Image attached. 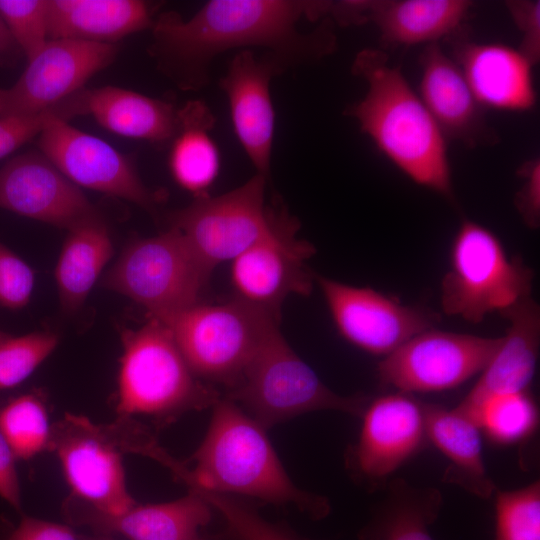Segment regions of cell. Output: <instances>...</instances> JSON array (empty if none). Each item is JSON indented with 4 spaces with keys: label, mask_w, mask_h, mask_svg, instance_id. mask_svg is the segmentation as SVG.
Returning <instances> with one entry per match:
<instances>
[{
    "label": "cell",
    "mask_w": 540,
    "mask_h": 540,
    "mask_svg": "<svg viewBox=\"0 0 540 540\" xmlns=\"http://www.w3.org/2000/svg\"><path fill=\"white\" fill-rule=\"evenodd\" d=\"M83 115L81 93L78 92L40 113L0 116V159L11 154L35 136H39L51 121L56 119L68 121L73 117Z\"/></svg>",
    "instance_id": "obj_35"
},
{
    "label": "cell",
    "mask_w": 540,
    "mask_h": 540,
    "mask_svg": "<svg viewBox=\"0 0 540 540\" xmlns=\"http://www.w3.org/2000/svg\"><path fill=\"white\" fill-rule=\"evenodd\" d=\"M151 4L140 0H48L49 39L114 44L153 25Z\"/></svg>",
    "instance_id": "obj_24"
},
{
    "label": "cell",
    "mask_w": 540,
    "mask_h": 540,
    "mask_svg": "<svg viewBox=\"0 0 540 540\" xmlns=\"http://www.w3.org/2000/svg\"><path fill=\"white\" fill-rule=\"evenodd\" d=\"M504 5L521 33L518 50L534 67L540 60V1L509 0Z\"/></svg>",
    "instance_id": "obj_37"
},
{
    "label": "cell",
    "mask_w": 540,
    "mask_h": 540,
    "mask_svg": "<svg viewBox=\"0 0 540 540\" xmlns=\"http://www.w3.org/2000/svg\"><path fill=\"white\" fill-rule=\"evenodd\" d=\"M448 41L452 58L485 110L523 112L534 107L533 66L518 49L470 41L465 32Z\"/></svg>",
    "instance_id": "obj_20"
},
{
    "label": "cell",
    "mask_w": 540,
    "mask_h": 540,
    "mask_svg": "<svg viewBox=\"0 0 540 540\" xmlns=\"http://www.w3.org/2000/svg\"><path fill=\"white\" fill-rule=\"evenodd\" d=\"M14 41L0 16V55L10 51L14 45Z\"/></svg>",
    "instance_id": "obj_41"
},
{
    "label": "cell",
    "mask_w": 540,
    "mask_h": 540,
    "mask_svg": "<svg viewBox=\"0 0 540 540\" xmlns=\"http://www.w3.org/2000/svg\"><path fill=\"white\" fill-rule=\"evenodd\" d=\"M426 436L451 463L446 476L471 493L486 498L494 491L483 460L481 429L458 410L425 404Z\"/></svg>",
    "instance_id": "obj_26"
},
{
    "label": "cell",
    "mask_w": 540,
    "mask_h": 540,
    "mask_svg": "<svg viewBox=\"0 0 540 540\" xmlns=\"http://www.w3.org/2000/svg\"><path fill=\"white\" fill-rule=\"evenodd\" d=\"M16 457L0 431V497L21 511V491L15 466Z\"/></svg>",
    "instance_id": "obj_40"
},
{
    "label": "cell",
    "mask_w": 540,
    "mask_h": 540,
    "mask_svg": "<svg viewBox=\"0 0 540 540\" xmlns=\"http://www.w3.org/2000/svg\"><path fill=\"white\" fill-rule=\"evenodd\" d=\"M9 335L0 330V342L7 338Z\"/></svg>",
    "instance_id": "obj_42"
},
{
    "label": "cell",
    "mask_w": 540,
    "mask_h": 540,
    "mask_svg": "<svg viewBox=\"0 0 540 540\" xmlns=\"http://www.w3.org/2000/svg\"><path fill=\"white\" fill-rule=\"evenodd\" d=\"M351 72L367 90L344 114L413 182L454 201L447 140L401 69L384 51L365 48L356 54Z\"/></svg>",
    "instance_id": "obj_2"
},
{
    "label": "cell",
    "mask_w": 540,
    "mask_h": 540,
    "mask_svg": "<svg viewBox=\"0 0 540 540\" xmlns=\"http://www.w3.org/2000/svg\"><path fill=\"white\" fill-rule=\"evenodd\" d=\"M84 106L103 128L129 138L164 143L178 127V109L171 102L119 87L84 89Z\"/></svg>",
    "instance_id": "obj_25"
},
{
    "label": "cell",
    "mask_w": 540,
    "mask_h": 540,
    "mask_svg": "<svg viewBox=\"0 0 540 540\" xmlns=\"http://www.w3.org/2000/svg\"><path fill=\"white\" fill-rule=\"evenodd\" d=\"M116 52L114 44L49 40L11 87H0V116L36 114L60 104L84 89Z\"/></svg>",
    "instance_id": "obj_14"
},
{
    "label": "cell",
    "mask_w": 540,
    "mask_h": 540,
    "mask_svg": "<svg viewBox=\"0 0 540 540\" xmlns=\"http://www.w3.org/2000/svg\"><path fill=\"white\" fill-rule=\"evenodd\" d=\"M441 503L436 489L398 482L376 513L366 540H434L429 527L437 518Z\"/></svg>",
    "instance_id": "obj_29"
},
{
    "label": "cell",
    "mask_w": 540,
    "mask_h": 540,
    "mask_svg": "<svg viewBox=\"0 0 540 540\" xmlns=\"http://www.w3.org/2000/svg\"><path fill=\"white\" fill-rule=\"evenodd\" d=\"M58 338L50 332L8 336L0 342V389L15 387L28 378L53 352Z\"/></svg>",
    "instance_id": "obj_33"
},
{
    "label": "cell",
    "mask_w": 540,
    "mask_h": 540,
    "mask_svg": "<svg viewBox=\"0 0 540 540\" xmlns=\"http://www.w3.org/2000/svg\"><path fill=\"white\" fill-rule=\"evenodd\" d=\"M117 411L166 418L212 407L220 398L189 367L170 330L159 320L122 334Z\"/></svg>",
    "instance_id": "obj_4"
},
{
    "label": "cell",
    "mask_w": 540,
    "mask_h": 540,
    "mask_svg": "<svg viewBox=\"0 0 540 540\" xmlns=\"http://www.w3.org/2000/svg\"><path fill=\"white\" fill-rule=\"evenodd\" d=\"M500 341L430 328L386 355L378 376L383 385L408 394L450 390L480 374Z\"/></svg>",
    "instance_id": "obj_10"
},
{
    "label": "cell",
    "mask_w": 540,
    "mask_h": 540,
    "mask_svg": "<svg viewBox=\"0 0 540 540\" xmlns=\"http://www.w3.org/2000/svg\"><path fill=\"white\" fill-rule=\"evenodd\" d=\"M267 180L256 173L224 194L194 198L172 215L171 227L180 231L196 256L213 271L267 237L279 223L284 210L267 206Z\"/></svg>",
    "instance_id": "obj_9"
},
{
    "label": "cell",
    "mask_w": 540,
    "mask_h": 540,
    "mask_svg": "<svg viewBox=\"0 0 540 540\" xmlns=\"http://www.w3.org/2000/svg\"><path fill=\"white\" fill-rule=\"evenodd\" d=\"M297 231L298 222L284 211L272 233L231 261L233 298L280 320L286 298L311 294L315 275L306 261L315 249Z\"/></svg>",
    "instance_id": "obj_12"
},
{
    "label": "cell",
    "mask_w": 540,
    "mask_h": 540,
    "mask_svg": "<svg viewBox=\"0 0 540 540\" xmlns=\"http://www.w3.org/2000/svg\"><path fill=\"white\" fill-rule=\"evenodd\" d=\"M7 540H79V538L68 526L23 517Z\"/></svg>",
    "instance_id": "obj_39"
},
{
    "label": "cell",
    "mask_w": 540,
    "mask_h": 540,
    "mask_svg": "<svg viewBox=\"0 0 540 540\" xmlns=\"http://www.w3.org/2000/svg\"><path fill=\"white\" fill-rule=\"evenodd\" d=\"M289 67L270 53L234 54L219 86L225 93L234 133L257 174L269 178L275 133L271 80Z\"/></svg>",
    "instance_id": "obj_16"
},
{
    "label": "cell",
    "mask_w": 540,
    "mask_h": 540,
    "mask_svg": "<svg viewBox=\"0 0 540 540\" xmlns=\"http://www.w3.org/2000/svg\"><path fill=\"white\" fill-rule=\"evenodd\" d=\"M112 255L107 226L98 214L68 229L55 268L63 310L74 312L82 306Z\"/></svg>",
    "instance_id": "obj_28"
},
{
    "label": "cell",
    "mask_w": 540,
    "mask_h": 540,
    "mask_svg": "<svg viewBox=\"0 0 540 540\" xmlns=\"http://www.w3.org/2000/svg\"><path fill=\"white\" fill-rule=\"evenodd\" d=\"M212 507L198 493L174 501L135 505L121 515L102 514L77 501L69 500L70 521L91 526L105 533H119L130 540H190L211 519Z\"/></svg>",
    "instance_id": "obj_22"
},
{
    "label": "cell",
    "mask_w": 540,
    "mask_h": 540,
    "mask_svg": "<svg viewBox=\"0 0 540 540\" xmlns=\"http://www.w3.org/2000/svg\"><path fill=\"white\" fill-rule=\"evenodd\" d=\"M324 16L325 1L211 0L187 20L160 14L150 53L179 88L197 91L209 83L213 60L228 51L263 48L289 68L322 60L337 47L333 23L325 18L307 32L299 23Z\"/></svg>",
    "instance_id": "obj_1"
},
{
    "label": "cell",
    "mask_w": 540,
    "mask_h": 540,
    "mask_svg": "<svg viewBox=\"0 0 540 540\" xmlns=\"http://www.w3.org/2000/svg\"><path fill=\"white\" fill-rule=\"evenodd\" d=\"M33 287L31 267L0 243V306L10 310L25 307Z\"/></svg>",
    "instance_id": "obj_36"
},
{
    "label": "cell",
    "mask_w": 540,
    "mask_h": 540,
    "mask_svg": "<svg viewBox=\"0 0 540 540\" xmlns=\"http://www.w3.org/2000/svg\"><path fill=\"white\" fill-rule=\"evenodd\" d=\"M177 117L169 154L172 177L194 198L207 196L221 169L219 147L211 136L215 116L206 103L193 100L178 109Z\"/></svg>",
    "instance_id": "obj_27"
},
{
    "label": "cell",
    "mask_w": 540,
    "mask_h": 540,
    "mask_svg": "<svg viewBox=\"0 0 540 540\" xmlns=\"http://www.w3.org/2000/svg\"><path fill=\"white\" fill-rule=\"evenodd\" d=\"M190 540H203V539H199V538H197V537H194V538H192V539H190Z\"/></svg>",
    "instance_id": "obj_43"
},
{
    "label": "cell",
    "mask_w": 540,
    "mask_h": 540,
    "mask_svg": "<svg viewBox=\"0 0 540 540\" xmlns=\"http://www.w3.org/2000/svg\"><path fill=\"white\" fill-rule=\"evenodd\" d=\"M212 408L207 433L192 457L195 465L179 478L189 489L291 503L318 516L327 513L326 499L293 484L265 429L236 402L219 399Z\"/></svg>",
    "instance_id": "obj_3"
},
{
    "label": "cell",
    "mask_w": 540,
    "mask_h": 540,
    "mask_svg": "<svg viewBox=\"0 0 540 540\" xmlns=\"http://www.w3.org/2000/svg\"><path fill=\"white\" fill-rule=\"evenodd\" d=\"M211 271L174 227L129 244L102 285L159 318L199 303Z\"/></svg>",
    "instance_id": "obj_8"
},
{
    "label": "cell",
    "mask_w": 540,
    "mask_h": 540,
    "mask_svg": "<svg viewBox=\"0 0 540 540\" xmlns=\"http://www.w3.org/2000/svg\"><path fill=\"white\" fill-rule=\"evenodd\" d=\"M0 208L66 229L97 214L40 151L18 155L0 169Z\"/></svg>",
    "instance_id": "obj_18"
},
{
    "label": "cell",
    "mask_w": 540,
    "mask_h": 540,
    "mask_svg": "<svg viewBox=\"0 0 540 540\" xmlns=\"http://www.w3.org/2000/svg\"><path fill=\"white\" fill-rule=\"evenodd\" d=\"M506 333L469 393L456 406L471 413L485 399L528 391L535 375L540 343V309L531 296L500 313Z\"/></svg>",
    "instance_id": "obj_21"
},
{
    "label": "cell",
    "mask_w": 540,
    "mask_h": 540,
    "mask_svg": "<svg viewBox=\"0 0 540 540\" xmlns=\"http://www.w3.org/2000/svg\"><path fill=\"white\" fill-rule=\"evenodd\" d=\"M466 415L499 445H511L529 438L539 419L537 405L529 391L493 395Z\"/></svg>",
    "instance_id": "obj_30"
},
{
    "label": "cell",
    "mask_w": 540,
    "mask_h": 540,
    "mask_svg": "<svg viewBox=\"0 0 540 540\" xmlns=\"http://www.w3.org/2000/svg\"><path fill=\"white\" fill-rule=\"evenodd\" d=\"M517 174L522 179L514 203L524 223L536 229L540 224V159L534 157L524 162Z\"/></svg>",
    "instance_id": "obj_38"
},
{
    "label": "cell",
    "mask_w": 540,
    "mask_h": 540,
    "mask_svg": "<svg viewBox=\"0 0 540 540\" xmlns=\"http://www.w3.org/2000/svg\"><path fill=\"white\" fill-rule=\"evenodd\" d=\"M0 16L27 60L35 57L50 40L48 0H0Z\"/></svg>",
    "instance_id": "obj_34"
},
{
    "label": "cell",
    "mask_w": 540,
    "mask_h": 540,
    "mask_svg": "<svg viewBox=\"0 0 540 540\" xmlns=\"http://www.w3.org/2000/svg\"><path fill=\"white\" fill-rule=\"evenodd\" d=\"M333 322L356 347L386 356L416 334L433 328L437 316L408 306L369 287L315 275Z\"/></svg>",
    "instance_id": "obj_13"
},
{
    "label": "cell",
    "mask_w": 540,
    "mask_h": 540,
    "mask_svg": "<svg viewBox=\"0 0 540 540\" xmlns=\"http://www.w3.org/2000/svg\"><path fill=\"white\" fill-rule=\"evenodd\" d=\"M228 399L241 403L264 429L294 416L335 410L362 415L367 398L329 389L290 347L279 328L259 346Z\"/></svg>",
    "instance_id": "obj_6"
},
{
    "label": "cell",
    "mask_w": 540,
    "mask_h": 540,
    "mask_svg": "<svg viewBox=\"0 0 540 540\" xmlns=\"http://www.w3.org/2000/svg\"><path fill=\"white\" fill-rule=\"evenodd\" d=\"M155 319L170 330L198 378L228 390L262 342L279 328L278 319L235 298L215 305L199 302Z\"/></svg>",
    "instance_id": "obj_5"
},
{
    "label": "cell",
    "mask_w": 540,
    "mask_h": 540,
    "mask_svg": "<svg viewBox=\"0 0 540 540\" xmlns=\"http://www.w3.org/2000/svg\"><path fill=\"white\" fill-rule=\"evenodd\" d=\"M353 451V466L364 479L379 483L423 447L426 436L424 403L411 394L394 392L368 403Z\"/></svg>",
    "instance_id": "obj_17"
},
{
    "label": "cell",
    "mask_w": 540,
    "mask_h": 540,
    "mask_svg": "<svg viewBox=\"0 0 540 540\" xmlns=\"http://www.w3.org/2000/svg\"><path fill=\"white\" fill-rule=\"evenodd\" d=\"M0 431L16 459L28 460L49 448L52 427L44 404L26 394L0 410Z\"/></svg>",
    "instance_id": "obj_31"
},
{
    "label": "cell",
    "mask_w": 540,
    "mask_h": 540,
    "mask_svg": "<svg viewBox=\"0 0 540 540\" xmlns=\"http://www.w3.org/2000/svg\"><path fill=\"white\" fill-rule=\"evenodd\" d=\"M533 271L507 255L488 228L464 220L453 239L450 265L441 281L445 314L480 323L530 296Z\"/></svg>",
    "instance_id": "obj_7"
},
{
    "label": "cell",
    "mask_w": 540,
    "mask_h": 540,
    "mask_svg": "<svg viewBox=\"0 0 540 540\" xmlns=\"http://www.w3.org/2000/svg\"><path fill=\"white\" fill-rule=\"evenodd\" d=\"M472 7L468 0L362 1V24L373 23L389 45H428L464 33Z\"/></svg>",
    "instance_id": "obj_23"
},
{
    "label": "cell",
    "mask_w": 540,
    "mask_h": 540,
    "mask_svg": "<svg viewBox=\"0 0 540 540\" xmlns=\"http://www.w3.org/2000/svg\"><path fill=\"white\" fill-rule=\"evenodd\" d=\"M49 448L79 502L102 514L121 515L136 505L125 479L119 442L111 426L66 414L52 427Z\"/></svg>",
    "instance_id": "obj_11"
},
{
    "label": "cell",
    "mask_w": 540,
    "mask_h": 540,
    "mask_svg": "<svg viewBox=\"0 0 540 540\" xmlns=\"http://www.w3.org/2000/svg\"><path fill=\"white\" fill-rule=\"evenodd\" d=\"M40 152L79 188L95 190L153 211L158 198L140 180L127 157L103 139L51 121L39 134Z\"/></svg>",
    "instance_id": "obj_15"
},
{
    "label": "cell",
    "mask_w": 540,
    "mask_h": 540,
    "mask_svg": "<svg viewBox=\"0 0 540 540\" xmlns=\"http://www.w3.org/2000/svg\"><path fill=\"white\" fill-rule=\"evenodd\" d=\"M495 540H540V484L535 481L495 499Z\"/></svg>",
    "instance_id": "obj_32"
},
{
    "label": "cell",
    "mask_w": 540,
    "mask_h": 540,
    "mask_svg": "<svg viewBox=\"0 0 540 540\" xmlns=\"http://www.w3.org/2000/svg\"><path fill=\"white\" fill-rule=\"evenodd\" d=\"M419 97L446 140L469 148L499 143L496 129L488 122L462 71L439 43L425 45L419 57Z\"/></svg>",
    "instance_id": "obj_19"
}]
</instances>
